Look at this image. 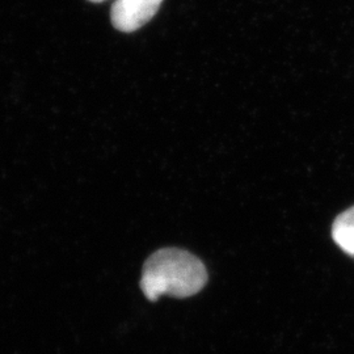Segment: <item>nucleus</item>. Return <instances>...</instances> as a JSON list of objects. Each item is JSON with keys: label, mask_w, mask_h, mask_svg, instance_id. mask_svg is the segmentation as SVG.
Listing matches in <instances>:
<instances>
[{"label": "nucleus", "mask_w": 354, "mask_h": 354, "mask_svg": "<svg viewBox=\"0 0 354 354\" xmlns=\"http://www.w3.org/2000/svg\"><path fill=\"white\" fill-rule=\"evenodd\" d=\"M332 238L344 252L354 259V206L335 219Z\"/></svg>", "instance_id": "3"}, {"label": "nucleus", "mask_w": 354, "mask_h": 354, "mask_svg": "<svg viewBox=\"0 0 354 354\" xmlns=\"http://www.w3.org/2000/svg\"><path fill=\"white\" fill-rule=\"evenodd\" d=\"M206 282V268L198 257L178 248H165L145 263L140 289L153 302L162 295L188 298L203 290Z\"/></svg>", "instance_id": "1"}, {"label": "nucleus", "mask_w": 354, "mask_h": 354, "mask_svg": "<svg viewBox=\"0 0 354 354\" xmlns=\"http://www.w3.org/2000/svg\"><path fill=\"white\" fill-rule=\"evenodd\" d=\"M89 1H93V3H100V1H105V0H89Z\"/></svg>", "instance_id": "4"}, {"label": "nucleus", "mask_w": 354, "mask_h": 354, "mask_svg": "<svg viewBox=\"0 0 354 354\" xmlns=\"http://www.w3.org/2000/svg\"><path fill=\"white\" fill-rule=\"evenodd\" d=\"M163 0H115L111 20L115 29L130 33L146 26L159 11Z\"/></svg>", "instance_id": "2"}]
</instances>
